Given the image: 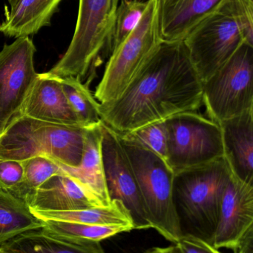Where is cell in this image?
I'll return each mask as SVG.
<instances>
[{
  "label": "cell",
  "instance_id": "52a82bcc",
  "mask_svg": "<svg viewBox=\"0 0 253 253\" xmlns=\"http://www.w3.org/2000/svg\"><path fill=\"white\" fill-rule=\"evenodd\" d=\"M183 41L195 70L204 83L245 43L232 0H224Z\"/></svg>",
  "mask_w": 253,
  "mask_h": 253
},
{
  "label": "cell",
  "instance_id": "cb8c5ba5",
  "mask_svg": "<svg viewBox=\"0 0 253 253\" xmlns=\"http://www.w3.org/2000/svg\"><path fill=\"white\" fill-rule=\"evenodd\" d=\"M21 162L23 181L11 194L26 203L40 186L53 175L60 173V168L54 161L45 156H35Z\"/></svg>",
  "mask_w": 253,
  "mask_h": 253
},
{
  "label": "cell",
  "instance_id": "44dd1931",
  "mask_svg": "<svg viewBox=\"0 0 253 253\" xmlns=\"http://www.w3.org/2000/svg\"><path fill=\"white\" fill-rule=\"evenodd\" d=\"M43 227V220L33 214L24 201L0 189V248L19 235Z\"/></svg>",
  "mask_w": 253,
  "mask_h": 253
},
{
  "label": "cell",
  "instance_id": "7a4b0ae2",
  "mask_svg": "<svg viewBox=\"0 0 253 253\" xmlns=\"http://www.w3.org/2000/svg\"><path fill=\"white\" fill-rule=\"evenodd\" d=\"M232 172L225 159L175 172L172 203L183 236L212 243Z\"/></svg>",
  "mask_w": 253,
  "mask_h": 253
},
{
  "label": "cell",
  "instance_id": "9a60e30c",
  "mask_svg": "<svg viewBox=\"0 0 253 253\" xmlns=\"http://www.w3.org/2000/svg\"><path fill=\"white\" fill-rule=\"evenodd\" d=\"M224 157L232 174L253 183V108L219 123Z\"/></svg>",
  "mask_w": 253,
  "mask_h": 253
},
{
  "label": "cell",
  "instance_id": "277c9868",
  "mask_svg": "<svg viewBox=\"0 0 253 253\" xmlns=\"http://www.w3.org/2000/svg\"><path fill=\"white\" fill-rule=\"evenodd\" d=\"M75 31L68 50L49 71L58 78L74 77L89 86L106 53L120 0H79Z\"/></svg>",
  "mask_w": 253,
  "mask_h": 253
},
{
  "label": "cell",
  "instance_id": "ba28073f",
  "mask_svg": "<svg viewBox=\"0 0 253 253\" xmlns=\"http://www.w3.org/2000/svg\"><path fill=\"white\" fill-rule=\"evenodd\" d=\"M166 162L174 172L224 158L219 123L201 114L187 111L166 120Z\"/></svg>",
  "mask_w": 253,
  "mask_h": 253
},
{
  "label": "cell",
  "instance_id": "5bb4252c",
  "mask_svg": "<svg viewBox=\"0 0 253 253\" xmlns=\"http://www.w3.org/2000/svg\"><path fill=\"white\" fill-rule=\"evenodd\" d=\"M102 123L89 126L85 132L84 149L80 165L76 168L56 162L60 173L65 174L77 181L85 190L101 205H111L102 164Z\"/></svg>",
  "mask_w": 253,
  "mask_h": 253
},
{
  "label": "cell",
  "instance_id": "4fadbf2b",
  "mask_svg": "<svg viewBox=\"0 0 253 253\" xmlns=\"http://www.w3.org/2000/svg\"><path fill=\"white\" fill-rule=\"evenodd\" d=\"M19 115L52 124L84 127L70 107L61 82L48 72L38 74Z\"/></svg>",
  "mask_w": 253,
  "mask_h": 253
},
{
  "label": "cell",
  "instance_id": "484cf974",
  "mask_svg": "<svg viewBox=\"0 0 253 253\" xmlns=\"http://www.w3.org/2000/svg\"><path fill=\"white\" fill-rule=\"evenodd\" d=\"M125 134L139 141L162 159L166 160L168 135L166 120L152 123Z\"/></svg>",
  "mask_w": 253,
  "mask_h": 253
},
{
  "label": "cell",
  "instance_id": "f546056e",
  "mask_svg": "<svg viewBox=\"0 0 253 253\" xmlns=\"http://www.w3.org/2000/svg\"><path fill=\"white\" fill-rule=\"evenodd\" d=\"M233 253H253V229L233 250Z\"/></svg>",
  "mask_w": 253,
  "mask_h": 253
},
{
  "label": "cell",
  "instance_id": "d4e9b609",
  "mask_svg": "<svg viewBox=\"0 0 253 253\" xmlns=\"http://www.w3.org/2000/svg\"><path fill=\"white\" fill-rule=\"evenodd\" d=\"M147 5L148 0H121L116 12L114 26L107 47V54L111 55L136 28Z\"/></svg>",
  "mask_w": 253,
  "mask_h": 253
},
{
  "label": "cell",
  "instance_id": "4316f807",
  "mask_svg": "<svg viewBox=\"0 0 253 253\" xmlns=\"http://www.w3.org/2000/svg\"><path fill=\"white\" fill-rule=\"evenodd\" d=\"M22 162L0 160V189L13 193L23 181Z\"/></svg>",
  "mask_w": 253,
  "mask_h": 253
},
{
  "label": "cell",
  "instance_id": "8992f818",
  "mask_svg": "<svg viewBox=\"0 0 253 253\" xmlns=\"http://www.w3.org/2000/svg\"><path fill=\"white\" fill-rule=\"evenodd\" d=\"M158 0H148L142 19L130 35L110 55L95 96L100 104L118 99L163 42Z\"/></svg>",
  "mask_w": 253,
  "mask_h": 253
},
{
  "label": "cell",
  "instance_id": "30bf717a",
  "mask_svg": "<svg viewBox=\"0 0 253 253\" xmlns=\"http://www.w3.org/2000/svg\"><path fill=\"white\" fill-rule=\"evenodd\" d=\"M36 47L29 37H19L0 51V134L21 110L38 74Z\"/></svg>",
  "mask_w": 253,
  "mask_h": 253
},
{
  "label": "cell",
  "instance_id": "e0dca14e",
  "mask_svg": "<svg viewBox=\"0 0 253 253\" xmlns=\"http://www.w3.org/2000/svg\"><path fill=\"white\" fill-rule=\"evenodd\" d=\"M224 0H158L160 34L163 41L184 40L202 19Z\"/></svg>",
  "mask_w": 253,
  "mask_h": 253
},
{
  "label": "cell",
  "instance_id": "7c38bea8",
  "mask_svg": "<svg viewBox=\"0 0 253 253\" xmlns=\"http://www.w3.org/2000/svg\"><path fill=\"white\" fill-rule=\"evenodd\" d=\"M253 229V183L232 174L221 201V212L212 245L233 251Z\"/></svg>",
  "mask_w": 253,
  "mask_h": 253
},
{
  "label": "cell",
  "instance_id": "6da1fadb",
  "mask_svg": "<svg viewBox=\"0 0 253 253\" xmlns=\"http://www.w3.org/2000/svg\"><path fill=\"white\" fill-rule=\"evenodd\" d=\"M202 84L184 41H163L118 99L100 104V116L116 132L128 133L181 113L199 111Z\"/></svg>",
  "mask_w": 253,
  "mask_h": 253
},
{
  "label": "cell",
  "instance_id": "8fae6325",
  "mask_svg": "<svg viewBox=\"0 0 253 253\" xmlns=\"http://www.w3.org/2000/svg\"><path fill=\"white\" fill-rule=\"evenodd\" d=\"M101 150L110 199L120 201L126 207L132 217L134 230L151 228L135 172L119 134L103 123Z\"/></svg>",
  "mask_w": 253,
  "mask_h": 253
},
{
  "label": "cell",
  "instance_id": "3957f363",
  "mask_svg": "<svg viewBox=\"0 0 253 253\" xmlns=\"http://www.w3.org/2000/svg\"><path fill=\"white\" fill-rule=\"evenodd\" d=\"M86 127L52 124L16 116L0 134V160L21 162L45 156L76 168L83 156Z\"/></svg>",
  "mask_w": 253,
  "mask_h": 253
},
{
  "label": "cell",
  "instance_id": "f1b7e54d",
  "mask_svg": "<svg viewBox=\"0 0 253 253\" xmlns=\"http://www.w3.org/2000/svg\"><path fill=\"white\" fill-rule=\"evenodd\" d=\"M176 245L181 253H222L212 244L193 236H183Z\"/></svg>",
  "mask_w": 253,
  "mask_h": 253
},
{
  "label": "cell",
  "instance_id": "4dcf8cb0",
  "mask_svg": "<svg viewBox=\"0 0 253 253\" xmlns=\"http://www.w3.org/2000/svg\"><path fill=\"white\" fill-rule=\"evenodd\" d=\"M144 253H181L176 244H172L167 248H154Z\"/></svg>",
  "mask_w": 253,
  "mask_h": 253
},
{
  "label": "cell",
  "instance_id": "ac0fdd59",
  "mask_svg": "<svg viewBox=\"0 0 253 253\" xmlns=\"http://www.w3.org/2000/svg\"><path fill=\"white\" fill-rule=\"evenodd\" d=\"M62 0H18L10 10L6 9L5 20L0 32L13 38L29 37L50 25L51 19Z\"/></svg>",
  "mask_w": 253,
  "mask_h": 253
},
{
  "label": "cell",
  "instance_id": "d6986e66",
  "mask_svg": "<svg viewBox=\"0 0 253 253\" xmlns=\"http://www.w3.org/2000/svg\"><path fill=\"white\" fill-rule=\"evenodd\" d=\"M0 253H105L101 242L72 243L43 233L41 230L16 236L0 248Z\"/></svg>",
  "mask_w": 253,
  "mask_h": 253
},
{
  "label": "cell",
  "instance_id": "1f68e13d",
  "mask_svg": "<svg viewBox=\"0 0 253 253\" xmlns=\"http://www.w3.org/2000/svg\"><path fill=\"white\" fill-rule=\"evenodd\" d=\"M7 1H8L9 4H10V7H13V6L16 4L18 0H7Z\"/></svg>",
  "mask_w": 253,
  "mask_h": 253
},
{
  "label": "cell",
  "instance_id": "7402d4cb",
  "mask_svg": "<svg viewBox=\"0 0 253 253\" xmlns=\"http://www.w3.org/2000/svg\"><path fill=\"white\" fill-rule=\"evenodd\" d=\"M43 233L53 236L60 240L72 243L85 242H101L104 239L112 237L119 233H127L133 229L123 225H92V224H79L67 221L45 220Z\"/></svg>",
  "mask_w": 253,
  "mask_h": 253
},
{
  "label": "cell",
  "instance_id": "603a6c76",
  "mask_svg": "<svg viewBox=\"0 0 253 253\" xmlns=\"http://www.w3.org/2000/svg\"><path fill=\"white\" fill-rule=\"evenodd\" d=\"M58 79L61 82L70 107L82 126L86 127L102 121L100 116V103L89 86L74 77Z\"/></svg>",
  "mask_w": 253,
  "mask_h": 253
},
{
  "label": "cell",
  "instance_id": "ffe728a7",
  "mask_svg": "<svg viewBox=\"0 0 253 253\" xmlns=\"http://www.w3.org/2000/svg\"><path fill=\"white\" fill-rule=\"evenodd\" d=\"M40 219L54 220L92 225H123L134 230L132 217L121 202L111 201L107 207H95L88 209L68 211H43L31 210Z\"/></svg>",
  "mask_w": 253,
  "mask_h": 253
},
{
  "label": "cell",
  "instance_id": "9c48e42d",
  "mask_svg": "<svg viewBox=\"0 0 253 253\" xmlns=\"http://www.w3.org/2000/svg\"><path fill=\"white\" fill-rule=\"evenodd\" d=\"M253 47L244 43L202 84L207 117L219 123L253 108Z\"/></svg>",
  "mask_w": 253,
  "mask_h": 253
},
{
  "label": "cell",
  "instance_id": "2e32d148",
  "mask_svg": "<svg viewBox=\"0 0 253 253\" xmlns=\"http://www.w3.org/2000/svg\"><path fill=\"white\" fill-rule=\"evenodd\" d=\"M30 209L68 211L101 207L77 181L63 173L43 183L26 202Z\"/></svg>",
  "mask_w": 253,
  "mask_h": 253
},
{
  "label": "cell",
  "instance_id": "5b68a950",
  "mask_svg": "<svg viewBox=\"0 0 253 253\" xmlns=\"http://www.w3.org/2000/svg\"><path fill=\"white\" fill-rule=\"evenodd\" d=\"M118 134L135 172L151 228L176 244L182 235L172 203L175 172L148 147L126 134Z\"/></svg>",
  "mask_w": 253,
  "mask_h": 253
},
{
  "label": "cell",
  "instance_id": "83f0119b",
  "mask_svg": "<svg viewBox=\"0 0 253 253\" xmlns=\"http://www.w3.org/2000/svg\"><path fill=\"white\" fill-rule=\"evenodd\" d=\"M232 3L245 42L253 47V1L232 0Z\"/></svg>",
  "mask_w": 253,
  "mask_h": 253
}]
</instances>
